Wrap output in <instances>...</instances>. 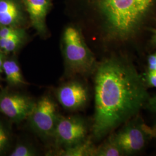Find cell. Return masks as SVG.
Listing matches in <instances>:
<instances>
[{"label": "cell", "mask_w": 156, "mask_h": 156, "mask_svg": "<svg viewBox=\"0 0 156 156\" xmlns=\"http://www.w3.org/2000/svg\"><path fill=\"white\" fill-rule=\"evenodd\" d=\"M34 27L39 33H45V18L49 8V0H24Z\"/></svg>", "instance_id": "9"}, {"label": "cell", "mask_w": 156, "mask_h": 156, "mask_svg": "<svg viewBox=\"0 0 156 156\" xmlns=\"http://www.w3.org/2000/svg\"><path fill=\"white\" fill-rule=\"evenodd\" d=\"M94 156H121L124 155L122 151L111 135L103 144L95 148Z\"/></svg>", "instance_id": "13"}, {"label": "cell", "mask_w": 156, "mask_h": 156, "mask_svg": "<svg viewBox=\"0 0 156 156\" xmlns=\"http://www.w3.org/2000/svg\"><path fill=\"white\" fill-rule=\"evenodd\" d=\"M151 42L154 45L156 46V30L154 32V34L153 35L152 39H151Z\"/></svg>", "instance_id": "22"}, {"label": "cell", "mask_w": 156, "mask_h": 156, "mask_svg": "<svg viewBox=\"0 0 156 156\" xmlns=\"http://www.w3.org/2000/svg\"><path fill=\"white\" fill-rule=\"evenodd\" d=\"M4 60H4L2 55L0 53V75H1L2 73H3L2 68H3V64H4Z\"/></svg>", "instance_id": "21"}, {"label": "cell", "mask_w": 156, "mask_h": 156, "mask_svg": "<svg viewBox=\"0 0 156 156\" xmlns=\"http://www.w3.org/2000/svg\"><path fill=\"white\" fill-rule=\"evenodd\" d=\"M96 140L136 116L150 98L144 76L128 61L112 57L101 62L95 76Z\"/></svg>", "instance_id": "1"}, {"label": "cell", "mask_w": 156, "mask_h": 156, "mask_svg": "<svg viewBox=\"0 0 156 156\" xmlns=\"http://www.w3.org/2000/svg\"><path fill=\"white\" fill-rule=\"evenodd\" d=\"M21 19L19 8L13 0H0V26L16 27Z\"/></svg>", "instance_id": "10"}, {"label": "cell", "mask_w": 156, "mask_h": 156, "mask_svg": "<svg viewBox=\"0 0 156 156\" xmlns=\"http://www.w3.org/2000/svg\"><path fill=\"white\" fill-rule=\"evenodd\" d=\"M60 115L56 102L49 96L45 95L36 102L28 118L31 128L44 137L53 136Z\"/></svg>", "instance_id": "5"}, {"label": "cell", "mask_w": 156, "mask_h": 156, "mask_svg": "<svg viewBox=\"0 0 156 156\" xmlns=\"http://www.w3.org/2000/svg\"><path fill=\"white\" fill-rule=\"evenodd\" d=\"M87 133L86 123L82 118L60 116L53 137L56 145L65 148L83 141L86 139Z\"/></svg>", "instance_id": "6"}, {"label": "cell", "mask_w": 156, "mask_h": 156, "mask_svg": "<svg viewBox=\"0 0 156 156\" xmlns=\"http://www.w3.org/2000/svg\"><path fill=\"white\" fill-rule=\"evenodd\" d=\"M156 133L154 128L147 126L137 115L124 123L119 131L111 135L124 156L141 151Z\"/></svg>", "instance_id": "4"}, {"label": "cell", "mask_w": 156, "mask_h": 156, "mask_svg": "<svg viewBox=\"0 0 156 156\" xmlns=\"http://www.w3.org/2000/svg\"><path fill=\"white\" fill-rule=\"evenodd\" d=\"M62 43L64 58L71 73L83 75L94 69V57L77 28L68 27L63 34Z\"/></svg>", "instance_id": "3"}, {"label": "cell", "mask_w": 156, "mask_h": 156, "mask_svg": "<svg viewBox=\"0 0 156 156\" xmlns=\"http://www.w3.org/2000/svg\"><path fill=\"white\" fill-rule=\"evenodd\" d=\"M56 97L64 108L76 111L87 102L89 93L86 87L78 81H71L61 86L56 92Z\"/></svg>", "instance_id": "8"}, {"label": "cell", "mask_w": 156, "mask_h": 156, "mask_svg": "<svg viewBox=\"0 0 156 156\" xmlns=\"http://www.w3.org/2000/svg\"><path fill=\"white\" fill-rule=\"evenodd\" d=\"M145 108H147V109L151 113L153 116L155 117L156 125L154 128L155 129L156 131V95L152 97H150L145 106Z\"/></svg>", "instance_id": "19"}, {"label": "cell", "mask_w": 156, "mask_h": 156, "mask_svg": "<svg viewBox=\"0 0 156 156\" xmlns=\"http://www.w3.org/2000/svg\"><path fill=\"white\" fill-rule=\"evenodd\" d=\"M144 77L147 86L156 88V72L147 71Z\"/></svg>", "instance_id": "18"}, {"label": "cell", "mask_w": 156, "mask_h": 156, "mask_svg": "<svg viewBox=\"0 0 156 156\" xmlns=\"http://www.w3.org/2000/svg\"><path fill=\"white\" fill-rule=\"evenodd\" d=\"M24 34L0 38V49L6 53H10L16 49L22 42Z\"/></svg>", "instance_id": "14"}, {"label": "cell", "mask_w": 156, "mask_h": 156, "mask_svg": "<svg viewBox=\"0 0 156 156\" xmlns=\"http://www.w3.org/2000/svg\"><path fill=\"white\" fill-rule=\"evenodd\" d=\"M35 103L33 98L21 93H0V112L17 123L28 119Z\"/></svg>", "instance_id": "7"}, {"label": "cell", "mask_w": 156, "mask_h": 156, "mask_svg": "<svg viewBox=\"0 0 156 156\" xmlns=\"http://www.w3.org/2000/svg\"><path fill=\"white\" fill-rule=\"evenodd\" d=\"M9 142V133L3 124L0 122V153L5 151Z\"/></svg>", "instance_id": "16"}, {"label": "cell", "mask_w": 156, "mask_h": 156, "mask_svg": "<svg viewBox=\"0 0 156 156\" xmlns=\"http://www.w3.org/2000/svg\"><path fill=\"white\" fill-rule=\"evenodd\" d=\"M2 69L6 81L10 85L20 87L27 84L23 76L20 67L16 60H5Z\"/></svg>", "instance_id": "11"}, {"label": "cell", "mask_w": 156, "mask_h": 156, "mask_svg": "<svg viewBox=\"0 0 156 156\" xmlns=\"http://www.w3.org/2000/svg\"><path fill=\"white\" fill-rule=\"evenodd\" d=\"M95 147L89 140H83L75 145L65 147L58 153V156H94Z\"/></svg>", "instance_id": "12"}, {"label": "cell", "mask_w": 156, "mask_h": 156, "mask_svg": "<svg viewBox=\"0 0 156 156\" xmlns=\"http://www.w3.org/2000/svg\"><path fill=\"white\" fill-rule=\"evenodd\" d=\"M156 0H100L101 11L115 38L125 40L140 27Z\"/></svg>", "instance_id": "2"}, {"label": "cell", "mask_w": 156, "mask_h": 156, "mask_svg": "<svg viewBox=\"0 0 156 156\" xmlns=\"http://www.w3.org/2000/svg\"><path fill=\"white\" fill-rule=\"evenodd\" d=\"M24 33V31L20 28L12 26H4L0 29V38H6L13 35H20Z\"/></svg>", "instance_id": "17"}, {"label": "cell", "mask_w": 156, "mask_h": 156, "mask_svg": "<svg viewBox=\"0 0 156 156\" xmlns=\"http://www.w3.org/2000/svg\"><path fill=\"white\" fill-rule=\"evenodd\" d=\"M147 66L148 71L156 72V51L148 57Z\"/></svg>", "instance_id": "20"}, {"label": "cell", "mask_w": 156, "mask_h": 156, "mask_svg": "<svg viewBox=\"0 0 156 156\" xmlns=\"http://www.w3.org/2000/svg\"><path fill=\"white\" fill-rule=\"evenodd\" d=\"M36 155L35 150L27 145H17L10 154L11 156H34Z\"/></svg>", "instance_id": "15"}]
</instances>
